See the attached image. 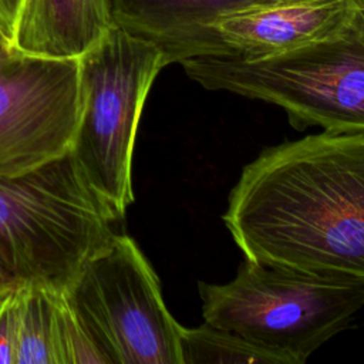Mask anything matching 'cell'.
<instances>
[{"label":"cell","mask_w":364,"mask_h":364,"mask_svg":"<svg viewBox=\"0 0 364 364\" xmlns=\"http://www.w3.org/2000/svg\"><path fill=\"white\" fill-rule=\"evenodd\" d=\"M222 220L245 259L364 279V132L263 148L242 168Z\"/></svg>","instance_id":"1"},{"label":"cell","mask_w":364,"mask_h":364,"mask_svg":"<svg viewBox=\"0 0 364 364\" xmlns=\"http://www.w3.org/2000/svg\"><path fill=\"white\" fill-rule=\"evenodd\" d=\"M115 220L71 151L30 172L0 176V273L65 291L115 233Z\"/></svg>","instance_id":"2"},{"label":"cell","mask_w":364,"mask_h":364,"mask_svg":"<svg viewBox=\"0 0 364 364\" xmlns=\"http://www.w3.org/2000/svg\"><path fill=\"white\" fill-rule=\"evenodd\" d=\"M181 65L206 90L282 107L297 131L364 132V10L341 31L277 55L196 57Z\"/></svg>","instance_id":"3"},{"label":"cell","mask_w":364,"mask_h":364,"mask_svg":"<svg viewBox=\"0 0 364 364\" xmlns=\"http://www.w3.org/2000/svg\"><path fill=\"white\" fill-rule=\"evenodd\" d=\"M203 321L303 364L364 307V279L245 259L223 284L198 283Z\"/></svg>","instance_id":"4"},{"label":"cell","mask_w":364,"mask_h":364,"mask_svg":"<svg viewBox=\"0 0 364 364\" xmlns=\"http://www.w3.org/2000/svg\"><path fill=\"white\" fill-rule=\"evenodd\" d=\"M82 105L71 154L115 219L134 202L132 155L145 100L164 51L114 24L78 58Z\"/></svg>","instance_id":"5"},{"label":"cell","mask_w":364,"mask_h":364,"mask_svg":"<svg viewBox=\"0 0 364 364\" xmlns=\"http://www.w3.org/2000/svg\"><path fill=\"white\" fill-rule=\"evenodd\" d=\"M64 296L107 364H182V326L131 236L115 232L90 255Z\"/></svg>","instance_id":"6"},{"label":"cell","mask_w":364,"mask_h":364,"mask_svg":"<svg viewBox=\"0 0 364 364\" xmlns=\"http://www.w3.org/2000/svg\"><path fill=\"white\" fill-rule=\"evenodd\" d=\"M82 105L78 58L0 51V176L37 169L71 151Z\"/></svg>","instance_id":"7"},{"label":"cell","mask_w":364,"mask_h":364,"mask_svg":"<svg viewBox=\"0 0 364 364\" xmlns=\"http://www.w3.org/2000/svg\"><path fill=\"white\" fill-rule=\"evenodd\" d=\"M363 0H249L165 53L166 65L196 57L259 60L341 31Z\"/></svg>","instance_id":"8"},{"label":"cell","mask_w":364,"mask_h":364,"mask_svg":"<svg viewBox=\"0 0 364 364\" xmlns=\"http://www.w3.org/2000/svg\"><path fill=\"white\" fill-rule=\"evenodd\" d=\"M114 24L112 0H21L9 47L43 58H80Z\"/></svg>","instance_id":"9"},{"label":"cell","mask_w":364,"mask_h":364,"mask_svg":"<svg viewBox=\"0 0 364 364\" xmlns=\"http://www.w3.org/2000/svg\"><path fill=\"white\" fill-rule=\"evenodd\" d=\"M249 0H112L114 23L165 53ZM166 61V60H165Z\"/></svg>","instance_id":"10"},{"label":"cell","mask_w":364,"mask_h":364,"mask_svg":"<svg viewBox=\"0 0 364 364\" xmlns=\"http://www.w3.org/2000/svg\"><path fill=\"white\" fill-rule=\"evenodd\" d=\"M182 364H290L283 355L245 337L212 326L181 330Z\"/></svg>","instance_id":"11"},{"label":"cell","mask_w":364,"mask_h":364,"mask_svg":"<svg viewBox=\"0 0 364 364\" xmlns=\"http://www.w3.org/2000/svg\"><path fill=\"white\" fill-rule=\"evenodd\" d=\"M17 284L0 296V364H16Z\"/></svg>","instance_id":"12"},{"label":"cell","mask_w":364,"mask_h":364,"mask_svg":"<svg viewBox=\"0 0 364 364\" xmlns=\"http://www.w3.org/2000/svg\"><path fill=\"white\" fill-rule=\"evenodd\" d=\"M21 0H0V36L10 46Z\"/></svg>","instance_id":"13"},{"label":"cell","mask_w":364,"mask_h":364,"mask_svg":"<svg viewBox=\"0 0 364 364\" xmlns=\"http://www.w3.org/2000/svg\"><path fill=\"white\" fill-rule=\"evenodd\" d=\"M14 284H17V282L9 279L7 276H4L3 273H0V296H3L6 291H9Z\"/></svg>","instance_id":"14"},{"label":"cell","mask_w":364,"mask_h":364,"mask_svg":"<svg viewBox=\"0 0 364 364\" xmlns=\"http://www.w3.org/2000/svg\"><path fill=\"white\" fill-rule=\"evenodd\" d=\"M7 46H9V44H7V41H6V40H4V38L0 36V51H1L3 48H6Z\"/></svg>","instance_id":"15"},{"label":"cell","mask_w":364,"mask_h":364,"mask_svg":"<svg viewBox=\"0 0 364 364\" xmlns=\"http://www.w3.org/2000/svg\"><path fill=\"white\" fill-rule=\"evenodd\" d=\"M363 1H364V0H363Z\"/></svg>","instance_id":"16"}]
</instances>
